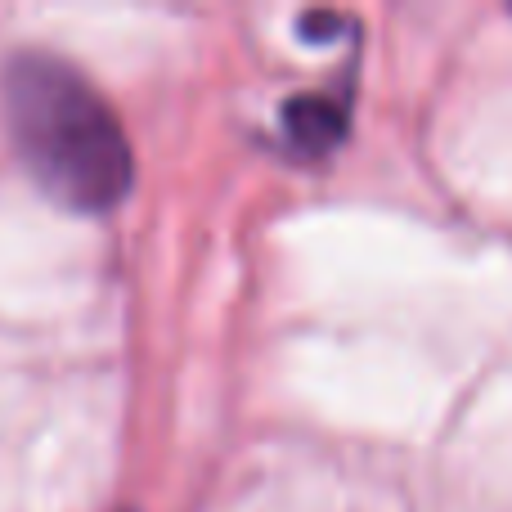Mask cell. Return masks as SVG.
Returning a JSON list of instances; mask_svg holds the SVG:
<instances>
[{"mask_svg":"<svg viewBox=\"0 0 512 512\" xmlns=\"http://www.w3.org/2000/svg\"><path fill=\"white\" fill-rule=\"evenodd\" d=\"M5 104L18 153L54 203L72 212L122 203L131 189V144L81 72L50 54H23L5 72Z\"/></svg>","mask_w":512,"mask_h":512,"instance_id":"obj_1","label":"cell"},{"mask_svg":"<svg viewBox=\"0 0 512 512\" xmlns=\"http://www.w3.org/2000/svg\"><path fill=\"white\" fill-rule=\"evenodd\" d=\"M283 126H288V140L301 153H324L342 140L346 131V113L342 104H333L328 95H301L283 108Z\"/></svg>","mask_w":512,"mask_h":512,"instance_id":"obj_2","label":"cell"}]
</instances>
